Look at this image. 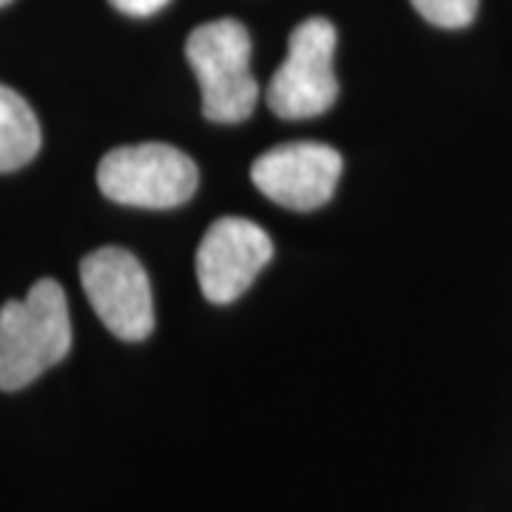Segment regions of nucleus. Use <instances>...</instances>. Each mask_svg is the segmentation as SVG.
Instances as JSON below:
<instances>
[{"label": "nucleus", "instance_id": "39448f33", "mask_svg": "<svg viewBox=\"0 0 512 512\" xmlns=\"http://www.w3.org/2000/svg\"><path fill=\"white\" fill-rule=\"evenodd\" d=\"M80 282L100 322L123 342L154 330V296L146 268L126 248H97L80 262Z\"/></svg>", "mask_w": 512, "mask_h": 512}, {"label": "nucleus", "instance_id": "7ed1b4c3", "mask_svg": "<svg viewBox=\"0 0 512 512\" xmlns=\"http://www.w3.org/2000/svg\"><path fill=\"white\" fill-rule=\"evenodd\" d=\"M97 185L109 200L120 205L165 211L194 197L200 171L180 148L140 143L109 151L97 168Z\"/></svg>", "mask_w": 512, "mask_h": 512}, {"label": "nucleus", "instance_id": "9d476101", "mask_svg": "<svg viewBox=\"0 0 512 512\" xmlns=\"http://www.w3.org/2000/svg\"><path fill=\"white\" fill-rule=\"evenodd\" d=\"M109 3L128 18H148V15H157L160 9H165L171 0H109Z\"/></svg>", "mask_w": 512, "mask_h": 512}, {"label": "nucleus", "instance_id": "f03ea898", "mask_svg": "<svg viewBox=\"0 0 512 512\" xmlns=\"http://www.w3.org/2000/svg\"><path fill=\"white\" fill-rule=\"evenodd\" d=\"M185 57L200 83L205 120L231 126L254 114L259 86L251 72V35L239 20L197 26L185 40Z\"/></svg>", "mask_w": 512, "mask_h": 512}, {"label": "nucleus", "instance_id": "423d86ee", "mask_svg": "<svg viewBox=\"0 0 512 512\" xmlns=\"http://www.w3.org/2000/svg\"><path fill=\"white\" fill-rule=\"evenodd\" d=\"M274 242L256 222L245 217H220L197 248L200 291L214 305L237 302L254 285L259 271L271 262Z\"/></svg>", "mask_w": 512, "mask_h": 512}, {"label": "nucleus", "instance_id": "9b49d317", "mask_svg": "<svg viewBox=\"0 0 512 512\" xmlns=\"http://www.w3.org/2000/svg\"><path fill=\"white\" fill-rule=\"evenodd\" d=\"M9 3H12V0H0V9H3V6H9Z\"/></svg>", "mask_w": 512, "mask_h": 512}, {"label": "nucleus", "instance_id": "1a4fd4ad", "mask_svg": "<svg viewBox=\"0 0 512 512\" xmlns=\"http://www.w3.org/2000/svg\"><path fill=\"white\" fill-rule=\"evenodd\" d=\"M421 18L439 29H464L478 15V0H410Z\"/></svg>", "mask_w": 512, "mask_h": 512}, {"label": "nucleus", "instance_id": "6e6552de", "mask_svg": "<svg viewBox=\"0 0 512 512\" xmlns=\"http://www.w3.org/2000/svg\"><path fill=\"white\" fill-rule=\"evenodd\" d=\"M40 123L15 89L0 83V174L18 171L40 151Z\"/></svg>", "mask_w": 512, "mask_h": 512}, {"label": "nucleus", "instance_id": "20e7f679", "mask_svg": "<svg viewBox=\"0 0 512 512\" xmlns=\"http://www.w3.org/2000/svg\"><path fill=\"white\" fill-rule=\"evenodd\" d=\"M336 26L328 18H308L288 40V57L268 83V109L282 120H308L336 103L339 80L333 72Z\"/></svg>", "mask_w": 512, "mask_h": 512}, {"label": "nucleus", "instance_id": "f257e3e1", "mask_svg": "<svg viewBox=\"0 0 512 512\" xmlns=\"http://www.w3.org/2000/svg\"><path fill=\"white\" fill-rule=\"evenodd\" d=\"M72 350V316L55 279H37L23 299L0 308V390L12 393Z\"/></svg>", "mask_w": 512, "mask_h": 512}, {"label": "nucleus", "instance_id": "0eeeda50", "mask_svg": "<svg viewBox=\"0 0 512 512\" xmlns=\"http://www.w3.org/2000/svg\"><path fill=\"white\" fill-rule=\"evenodd\" d=\"M342 177V154L325 143H288L265 151L251 165L254 185L276 205L316 211L333 197Z\"/></svg>", "mask_w": 512, "mask_h": 512}]
</instances>
